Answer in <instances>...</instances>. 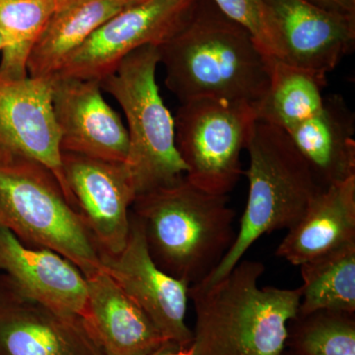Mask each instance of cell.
I'll return each instance as SVG.
<instances>
[{
	"label": "cell",
	"instance_id": "27",
	"mask_svg": "<svg viewBox=\"0 0 355 355\" xmlns=\"http://www.w3.org/2000/svg\"><path fill=\"white\" fill-rule=\"evenodd\" d=\"M4 46H6V42H4L3 36H2L1 32H0V51H3Z\"/></svg>",
	"mask_w": 355,
	"mask_h": 355
},
{
	"label": "cell",
	"instance_id": "1",
	"mask_svg": "<svg viewBox=\"0 0 355 355\" xmlns=\"http://www.w3.org/2000/svg\"><path fill=\"white\" fill-rule=\"evenodd\" d=\"M157 49L166 86L181 104L210 98L257 111L270 87L272 60L212 0H195Z\"/></svg>",
	"mask_w": 355,
	"mask_h": 355
},
{
	"label": "cell",
	"instance_id": "5",
	"mask_svg": "<svg viewBox=\"0 0 355 355\" xmlns=\"http://www.w3.org/2000/svg\"><path fill=\"white\" fill-rule=\"evenodd\" d=\"M0 227L62 254L85 277L103 270L101 252L57 178L33 159L0 153Z\"/></svg>",
	"mask_w": 355,
	"mask_h": 355
},
{
	"label": "cell",
	"instance_id": "7",
	"mask_svg": "<svg viewBox=\"0 0 355 355\" xmlns=\"http://www.w3.org/2000/svg\"><path fill=\"white\" fill-rule=\"evenodd\" d=\"M257 120L256 109L246 104L210 98L182 103L175 139L187 179L214 195L232 191L244 173L241 153Z\"/></svg>",
	"mask_w": 355,
	"mask_h": 355
},
{
	"label": "cell",
	"instance_id": "15",
	"mask_svg": "<svg viewBox=\"0 0 355 355\" xmlns=\"http://www.w3.org/2000/svg\"><path fill=\"white\" fill-rule=\"evenodd\" d=\"M0 275L23 295L87 320V280L83 272L57 252L25 244L3 227H0Z\"/></svg>",
	"mask_w": 355,
	"mask_h": 355
},
{
	"label": "cell",
	"instance_id": "17",
	"mask_svg": "<svg viewBox=\"0 0 355 355\" xmlns=\"http://www.w3.org/2000/svg\"><path fill=\"white\" fill-rule=\"evenodd\" d=\"M323 188L355 176V118L335 94L305 121L286 132Z\"/></svg>",
	"mask_w": 355,
	"mask_h": 355
},
{
	"label": "cell",
	"instance_id": "12",
	"mask_svg": "<svg viewBox=\"0 0 355 355\" xmlns=\"http://www.w3.org/2000/svg\"><path fill=\"white\" fill-rule=\"evenodd\" d=\"M0 153L24 156L46 166L71 205L62 172L51 78L11 79L0 72Z\"/></svg>",
	"mask_w": 355,
	"mask_h": 355
},
{
	"label": "cell",
	"instance_id": "18",
	"mask_svg": "<svg viewBox=\"0 0 355 355\" xmlns=\"http://www.w3.org/2000/svg\"><path fill=\"white\" fill-rule=\"evenodd\" d=\"M355 243V176L324 189L287 231L275 254L293 266Z\"/></svg>",
	"mask_w": 355,
	"mask_h": 355
},
{
	"label": "cell",
	"instance_id": "13",
	"mask_svg": "<svg viewBox=\"0 0 355 355\" xmlns=\"http://www.w3.org/2000/svg\"><path fill=\"white\" fill-rule=\"evenodd\" d=\"M282 43V60L324 83L352 53L355 17L326 10L308 0H263Z\"/></svg>",
	"mask_w": 355,
	"mask_h": 355
},
{
	"label": "cell",
	"instance_id": "16",
	"mask_svg": "<svg viewBox=\"0 0 355 355\" xmlns=\"http://www.w3.org/2000/svg\"><path fill=\"white\" fill-rule=\"evenodd\" d=\"M86 280L87 321L107 355H153L176 347L109 273L101 270Z\"/></svg>",
	"mask_w": 355,
	"mask_h": 355
},
{
	"label": "cell",
	"instance_id": "24",
	"mask_svg": "<svg viewBox=\"0 0 355 355\" xmlns=\"http://www.w3.org/2000/svg\"><path fill=\"white\" fill-rule=\"evenodd\" d=\"M219 9L253 39L270 60H282L279 33L263 0H212Z\"/></svg>",
	"mask_w": 355,
	"mask_h": 355
},
{
	"label": "cell",
	"instance_id": "9",
	"mask_svg": "<svg viewBox=\"0 0 355 355\" xmlns=\"http://www.w3.org/2000/svg\"><path fill=\"white\" fill-rule=\"evenodd\" d=\"M70 202L102 254L114 256L127 245L130 210L137 198L125 163L62 153Z\"/></svg>",
	"mask_w": 355,
	"mask_h": 355
},
{
	"label": "cell",
	"instance_id": "3",
	"mask_svg": "<svg viewBox=\"0 0 355 355\" xmlns=\"http://www.w3.org/2000/svg\"><path fill=\"white\" fill-rule=\"evenodd\" d=\"M130 211L154 263L190 286L216 270L237 234L228 195L207 193L186 177L137 196Z\"/></svg>",
	"mask_w": 355,
	"mask_h": 355
},
{
	"label": "cell",
	"instance_id": "25",
	"mask_svg": "<svg viewBox=\"0 0 355 355\" xmlns=\"http://www.w3.org/2000/svg\"><path fill=\"white\" fill-rule=\"evenodd\" d=\"M308 1L331 12L355 17V0H308Z\"/></svg>",
	"mask_w": 355,
	"mask_h": 355
},
{
	"label": "cell",
	"instance_id": "8",
	"mask_svg": "<svg viewBox=\"0 0 355 355\" xmlns=\"http://www.w3.org/2000/svg\"><path fill=\"white\" fill-rule=\"evenodd\" d=\"M195 0H147L125 7L100 26L51 77L100 83L141 46H158L181 22Z\"/></svg>",
	"mask_w": 355,
	"mask_h": 355
},
{
	"label": "cell",
	"instance_id": "14",
	"mask_svg": "<svg viewBox=\"0 0 355 355\" xmlns=\"http://www.w3.org/2000/svg\"><path fill=\"white\" fill-rule=\"evenodd\" d=\"M51 79L62 153L125 163L130 146L127 127L105 100L100 83Z\"/></svg>",
	"mask_w": 355,
	"mask_h": 355
},
{
	"label": "cell",
	"instance_id": "6",
	"mask_svg": "<svg viewBox=\"0 0 355 355\" xmlns=\"http://www.w3.org/2000/svg\"><path fill=\"white\" fill-rule=\"evenodd\" d=\"M157 46H141L100 81L123 109L128 121L125 165L137 196L170 186L186 177L175 139L174 116L159 91Z\"/></svg>",
	"mask_w": 355,
	"mask_h": 355
},
{
	"label": "cell",
	"instance_id": "28",
	"mask_svg": "<svg viewBox=\"0 0 355 355\" xmlns=\"http://www.w3.org/2000/svg\"><path fill=\"white\" fill-rule=\"evenodd\" d=\"M282 355H299L297 354H295V352H291V350L289 349H284V352H282Z\"/></svg>",
	"mask_w": 355,
	"mask_h": 355
},
{
	"label": "cell",
	"instance_id": "19",
	"mask_svg": "<svg viewBox=\"0 0 355 355\" xmlns=\"http://www.w3.org/2000/svg\"><path fill=\"white\" fill-rule=\"evenodd\" d=\"M125 0H69L53 14L30 53L28 76L51 78L64 60L110 18Z\"/></svg>",
	"mask_w": 355,
	"mask_h": 355
},
{
	"label": "cell",
	"instance_id": "2",
	"mask_svg": "<svg viewBox=\"0 0 355 355\" xmlns=\"http://www.w3.org/2000/svg\"><path fill=\"white\" fill-rule=\"evenodd\" d=\"M265 270L261 261L241 260L214 284L190 286L193 355H282L300 287H261Z\"/></svg>",
	"mask_w": 355,
	"mask_h": 355
},
{
	"label": "cell",
	"instance_id": "23",
	"mask_svg": "<svg viewBox=\"0 0 355 355\" xmlns=\"http://www.w3.org/2000/svg\"><path fill=\"white\" fill-rule=\"evenodd\" d=\"M286 349L299 355H355V313L297 315L289 324Z\"/></svg>",
	"mask_w": 355,
	"mask_h": 355
},
{
	"label": "cell",
	"instance_id": "22",
	"mask_svg": "<svg viewBox=\"0 0 355 355\" xmlns=\"http://www.w3.org/2000/svg\"><path fill=\"white\" fill-rule=\"evenodd\" d=\"M69 0H0V32L6 46L0 72L11 79L28 76L30 53L49 21Z\"/></svg>",
	"mask_w": 355,
	"mask_h": 355
},
{
	"label": "cell",
	"instance_id": "4",
	"mask_svg": "<svg viewBox=\"0 0 355 355\" xmlns=\"http://www.w3.org/2000/svg\"><path fill=\"white\" fill-rule=\"evenodd\" d=\"M246 150L249 193L234 243L202 284H211L232 270L261 236L291 229L324 190L287 133L254 121Z\"/></svg>",
	"mask_w": 355,
	"mask_h": 355
},
{
	"label": "cell",
	"instance_id": "20",
	"mask_svg": "<svg viewBox=\"0 0 355 355\" xmlns=\"http://www.w3.org/2000/svg\"><path fill=\"white\" fill-rule=\"evenodd\" d=\"M300 266L297 315L330 310L355 313V243Z\"/></svg>",
	"mask_w": 355,
	"mask_h": 355
},
{
	"label": "cell",
	"instance_id": "10",
	"mask_svg": "<svg viewBox=\"0 0 355 355\" xmlns=\"http://www.w3.org/2000/svg\"><path fill=\"white\" fill-rule=\"evenodd\" d=\"M103 270L141 308L154 326L179 349L190 347L186 323L190 284L168 275L149 254L144 229L130 211V231L121 253L101 254Z\"/></svg>",
	"mask_w": 355,
	"mask_h": 355
},
{
	"label": "cell",
	"instance_id": "26",
	"mask_svg": "<svg viewBox=\"0 0 355 355\" xmlns=\"http://www.w3.org/2000/svg\"><path fill=\"white\" fill-rule=\"evenodd\" d=\"M127 3V7L137 6V4L142 3V2L147 1V0H125Z\"/></svg>",
	"mask_w": 355,
	"mask_h": 355
},
{
	"label": "cell",
	"instance_id": "11",
	"mask_svg": "<svg viewBox=\"0 0 355 355\" xmlns=\"http://www.w3.org/2000/svg\"><path fill=\"white\" fill-rule=\"evenodd\" d=\"M0 355H107L85 318L23 295L0 275Z\"/></svg>",
	"mask_w": 355,
	"mask_h": 355
},
{
	"label": "cell",
	"instance_id": "21",
	"mask_svg": "<svg viewBox=\"0 0 355 355\" xmlns=\"http://www.w3.org/2000/svg\"><path fill=\"white\" fill-rule=\"evenodd\" d=\"M326 85L310 72L272 60L270 87L257 110L258 120L286 132L321 108Z\"/></svg>",
	"mask_w": 355,
	"mask_h": 355
}]
</instances>
